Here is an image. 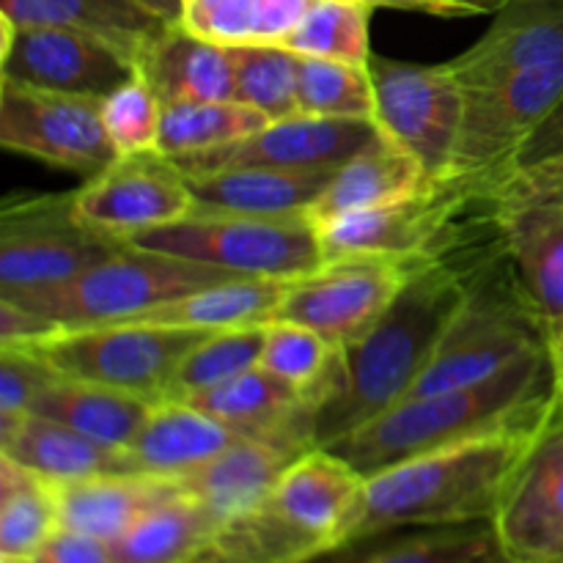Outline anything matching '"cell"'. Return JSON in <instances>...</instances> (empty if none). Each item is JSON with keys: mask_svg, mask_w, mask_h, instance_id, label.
<instances>
[{"mask_svg": "<svg viewBox=\"0 0 563 563\" xmlns=\"http://www.w3.org/2000/svg\"><path fill=\"white\" fill-rule=\"evenodd\" d=\"M498 236V229L482 231L440 262L423 264L383 319L341 346L335 385L317 410V449L350 438L412 394L465 297L467 273Z\"/></svg>", "mask_w": 563, "mask_h": 563, "instance_id": "cell-1", "label": "cell"}, {"mask_svg": "<svg viewBox=\"0 0 563 563\" xmlns=\"http://www.w3.org/2000/svg\"><path fill=\"white\" fill-rule=\"evenodd\" d=\"M550 427L555 423L504 429L374 473L366 478L346 544L407 528L495 522L517 473Z\"/></svg>", "mask_w": 563, "mask_h": 563, "instance_id": "cell-2", "label": "cell"}, {"mask_svg": "<svg viewBox=\"0 0 563 563\" xmlns=\"http://www.w3.org/2000/svg\"><path fill=\"white\" fill-rule=\"evenodd\" d=\"M544 423H559V388L550 346L520 357L484 383L410 396L328 451L368 478L462 440Z\"/></svg>", "mask_w": 563, "mask_h": 563, "instance_id": "cell-3", "label": "cell"}, {"mask_svg": "<svg viewBox=\"0 0 563 563\" xmlns=\"http://www.w3.org/2000/svg\"><path fill=\"white\" fill-rule=\"evenodd\" d=\"M548 346V324L498 240L467 273L465 297L410 396L484 383Z\"/></svg>", "mask_w": 563, "mask_h": 563, "instance_id": "cell-4", "label": "cell"}, {"mask_svg": "<svg viewBox=\"0 0 563 563\" xmlns=\"http://www.w3.org/2000/svg\"><path fill=\"white\" fill-rule=\"evenodd\" d=\"M234 278L242 275L126 242L113 256L93 264L91 269L66 284L0 297L42 319L47 333H58V330L135 322L137 317L163 302Z\"/></svg>", "mask_w": 563, "mask_h": 563, "instance_id": "cell-5", "label": "cell"}, {"mask_svg": "<svg viewBox=\"0 0 563 563\" xmlns=\"http://www.w3.org/2000/svg\"><path fill=\"white\" fill-rule=\"evenodd\" d=\"M130 245L242 278H300L324 264L317 223L308 214L264 218L196 207L176 223L132 236Z\"/></svg>", "mask_w": 563, "mask_h": 563, "instance_id": "cell-6", "label": "cell"}, {"mask_svg": "<svg viewBox=\"0 0 563 563\" xmlns=\"http://www.w3.org/2000/svg\"><path fill=\"white\" fill-rule=\"evenodd\" d=\"M207 335V330L121 322L58 330L22 344L42 355L58 377L108 385L157 405L168 394L181 357Z\"/></svg>", "mask_w": 563, "mask_h": 563, "instance_id": "cell-7", "label": "cell"}, {"mask_svg": "<svg viewBox=\"0 0 563 563\" xmlns=\"http://www.w3.org/2000/svg\"><path fill=\"white\" fill-rule=\"evenodd\" d=\"M124 245L82 223L75 192L11 196L0 207V295L66 284Z\"/></svg>", "mask_w": 563, "mask_h": 563, "instance_id": "cell-8", "label": "cell"}, {"mask_svg": "<svg viewBox=\"0 0 563 563\" xmlns=\"http://www.w3.org/2000/svg\"><path fill=\"white\" fill-rule=\"evenodd\" d=\"M563 99V60L509 80L465 88L454 157L443 181L489 190L509 174L522 143Z\"/></svg>", "mask_w": 563, "mask_h": 563, "instance_id": "cell-9", "label": "cell"}, {"mask_svg": "<svg viewBox=\"0 0 563 563\" xmlns=\"http://www.w3.org/2000/svg\"><path fill=\"white\" fill-rule=\"evenodd\" d=\"M495 223L553 339L563 324V159L515 168L489 187Z\"/></svg>", "mask_w": 563, "mask_h": 563, "instance_id": "cell-10", "label": "cell"}, {"mask_svg": "<svg viewBox=\"0 0 563 563\" xmlns=\"http://www.w3.org/2000/svg\"><path fill=\"white\" fill-rule=\"evenodd\" d=\"M374 124L379 135L418 159L432 181H443L454 157L465 88L451 64H407L372 55Z\"/></svg>", "mask_w": 563, "mask_h": 563, "instance_id": "cell-11", "label": "cell"}, {"mask_svg": "<svg viewBox=\"0 0 563 563\" xmlns=\"http://www.w3.org/2000/svg\"><path fill=\"white\" fill-rule=\"evenodd\" d=\"M423 264L429 262L396 256L328 258L313 273L289 280L275 319L306 324L344 346L383 319Z\"/></svg>", "mask_w": 563, "mask_h": 563, "instance_id": "cell-12", "label": "cell"}, {"mask_svg": "<svg viewBox=\"0 0 563 563\" xmlns=\"http://www.w3.org/2000/svg\"><path fill=\"white\" fill-rule=\"evenodd\" d=\"M0 146L86 179L119 154L102 124V99L0 80Z\"/></svg>", "mask_w": 563, "mask_h": 563, "instance_id": "cell-13", "label": "cell"}, {"mask_svg": "<svg viewBox=\"0 0 563 563\" xmlns=\"http://www.w3.org/2000/svg\"><path fill=\"white\" fill-rule=\"evenodd\" d=\"M0 80L71 97L104 99L124 86L137 66L119 47L88 33L0 20Z\"/></svg>", "mask_w": 563, "mask_h": 563, "instance_id": "cell-14", "label": "cell"}, {"mask_svg": "<svg viewBox=\"0 0 563 563\" xmlns=\"http://www.w3.org/2000/svg\"><path fill=\"white\" fill-rule=\"evenodd\" d=\"M75 209L88 229L113 240L163 229L196 209L187 176L163 154L115 157L75 190Z\"/></svg>", "mask_w": 563, "mask_h": 563, "instance_id": "cell-15", "label": "cell"}, {"mask_svg": "<svg viewBox=\"0 0 563 563\" xmlns=\"http://www.w3.org/2000/svg\"><path fill=\"white\" fill-rule=\"evenodd\" d=\"M379 130L368 119H322L297 113L269 121L253 135L192 157L170 159L185 176L223 168H278V170H335L346 159L377 141Z\"/></svg>", "mask_w": 563, "mask_h": 563, "instance_id": "cell-16", "label": "cell"}, {"mask_svg": "<svg viewBox=\"0 0 563 563\" xmlns=\"http://www.w3.org/2000/svg\"><path fill=\"white\" fill-rule=\"evenodd\" d=\"M190 405L223 421L240 438L275 445L295 456L317 449V407L295 385L264 366L196 396Z\"/></svg>", "mask_w": 563, "mask_h": 563, "instance_id": "cell-17", "label": "cell"}, {"mask_svg": "<svg viewBox=\"0 0 563 563\" xmlns=\"http://www.w3.org/2000/svg\"><path fill=\"white\" fill-rule=\"evenodd\" d=\"M495 528L517 563H555L563 550V421L550 427L517 473Z\"/></svg>", "mask_w": 563, "mask_h": 563, "instance_id": "cell-18", "label": "cell"}, {"mask_svg": "<svg viewBox=\"0 0 563 563\" xmlns=\"http://www.w3.org/2000/svg\"><path fill=\"white\" fill-rule=\"evenodd\" d=\"M561 60L563 0H509L487 33L449 64L462 88H482Z\"/></svg>", "mask_w": 563, "mask_h": 563, "instance_id": "cell-19", "label": "cell"}, {"mask_svg": "<svg viewBox=\"0 0 563 563\" xmlns=\"http://www.w3.org/2000/svg\"><path fill=\"white\" fill-rule=\"evenodd\" d=\"M240 434L190 401H157L146 423L121 451V473L179 482L229 449Z\"/></svg>", "mask_w": 563, "mask_h": 563, "instance_id": "cell-20", "label": "cell"}, {"mask_svg": "<svg viewBox=\"0 0 563 563\" xmlns=\"http://www.w3.org/2000/svg\"><path fill=\"white\" fill-rule=\"evenodd\" d=\"M363 487L366 476L350 462L328 449H311L286 467L269 498L341 550L361 506Z\"/></svg>", "mask_w": 563, "mask_h": 563, "instance_id": "cell-21", "label": "cell"}, {"mask_svg": "<svg viewBox=\"0 0 563 563\" xmlns=\"http://www.w3.org/2000/svg\"><path fill=\"white\" fill-rule=\"evenodd\" d=\"M295 460L297 456L289 451L240 438L207 465L181 476L179 484L220 528L264 504Z\"/></svg>", "mask_w": 563, "mask_h": 563, "instance_id": "cell-22", "label": "cell"}, {"mask_svg": "<svg viewBox=\"0 0 563 563\" xmlns=\"http://www.w3.org/2000/svg\"><path fill=\"white\" fill-rule=\"evenodd\" d=\"M432 185L434 181L412 154L379 135L333 170L319 201L308 209V218L322 223L339 214L388 207V203L407 201Z\"/></svg>", "mask_w": 563, "mask_h": 563, "instance_id": "cell-23", "label": "cell"}, {"mask_svg": "<svg viewBox=\"0 0 563 563\" xmlns=\"http://www.w3.org/2000/svg\"><path fill=\"white\" fill-rule=\"evenodd\" d=\"M333 170H278V168H223L187 176L198 209L218 212L264 214H308L328 187Z\"/></svg>", "mask_w": 563, "mask_h": 563, "instance_id": "cell-24", "label": "cell"}, {"mask_svg": "<svg viewBox=\"0 0 563 563\" xmlns=\"http://www.w3.org/2000/svg\"><path fill=\"white\" fill-rule=\"evenodd\" d=\"M0 20L88 33L119 47L135 66L170 27L135 0H0Z\"/></svg>", "mask_w": 563, "mask_h": 563, "instance_id": "cell-25", "label": "cell"}, {"mask_svg": "<svg viewBox=\"0 0 563 563\" xmlns=\"http://www.w3.org/2000/svg\"><path fill=\"white\" fill-rule=\"evenodd\" d=\"M58 489L60 528L88 533L113 544L146 511L179 493V482L143 473H104L64 484Z\"/></svg>", "mask_w": 563, "mask_h": 563, "instance_id": "cell-26", "label": "cell"}, {"mask_svg": "<svg viewBox=\"0 0 563 563\" xmlns=\"http://www.w3.org/2000/svg\"><path fill=\"white\" fill-rule=\"evenodd\" d=\"M137 71L163 104L234 99L231 47L207 42L187 27L170 25L137 60Z\"/></svg>", "mask_w": 563, "mask_h": 563, "instance_id": "cell-27", "label": "cell"}, {"mask_svg": "<svg viewBox=\"0 0 563 563\" xmlns=\"http://www.w3.org/2000/svg\"><path fill=\"white\" fill-rule=\"evenodd\" d=\"M333 550L328 539L267 498L223 522L190 563H308Z\"/></svg>", "mask_w": 563, "mask_h": 563, "instance_id": "cell-28", "label": "cell"}, {"mask_svg": "<svg viewBox=\"0 0 563 563\" xmlns=\"http://www.w3.org/2000/svg\"><path fill=\"white\" fill-rule=\"evenodd\" d=\"M0 454L55 487L104 473H121L119 451L104 449L86 434L36 412L16 421L14 427L0 429Z\"/></svg>", "mask_w": 563, "mask_h": 563, "instance_id": "cell-29", "label": "cell"}, {"mask_svg": "<svg viewBox=\"0 0 563 563\" xmlns=\"http://www.w3.org/2000/svg\"><path fill=\"white\" fill-rule=\"evenodd\" d=\"M291 278H234L152 308L135 322L185 330H231L273 322Z\"/></svg>", "mask_w": 563, "mask_h": 563, "instance_id": "cell-30", "label": "cell"}, {"mask_svg": "<svg viewBox=\"0 0 563 563\" xmlns=\"http://www.w3.org/2000/svg\"><path fill=\"white\" fill-rule=\"evenodd\" d=\"M152 407L154 401L126 394V390L58 377L38 396L31 412L53 418V421L86 434L93 443L121 454L141 432Z\"/></svg>", "mask_w": 563, "mask_h": 563, "instance_id": "cell-31", "label": "cell"}, {"mask_svg": "<svg viewBox=\"0 0 563 563\" xmlns=\"http://www.w3.org/2000/svg\"><path fill=\"white\" fill-rule=\"evenodd\" d=\"M313 0H181L179 25L223 47L284 44Z\"/></svg>", "mask_w": 563, "mask_h": 563, "instance_id": "cell-32", "label": "cell"}, {"mask_svg": "<svg viewBox=\"0 0 563 563\" xmlns=\"http://www.w3.org/2000/svg\"><path fill=\"white\" fill-rule=\"evenodd\" d=\"M214 531L218 522L179 489L115 539L113 555L115 563H190Z\"/></svg>", "mask_w": 563, "mask_h": 563, "instance_id": "cell-33", "label": "cell"}, {"mask_svg": "<svg viewBox=\"0 0 563 563\" xmlns=\"http://www.w3.org/2000/svg\"><path fill=\"white\" fill-rule=\"evenodd\" d=\"M352 548L355 563H517L506 553L495 522L418 528V533H399L396 539L383 533Z\"/></svg>", "mask_w": 563, "mask_h": 563, "instance_id": "cell-34", "label": "cell"}, {"mask_svg": "<svg viewBox=\"0 0 563 563\" xmlns=\"http://www.w3.org/2000/svg\"><path fill=\"white\" fill-rule=\"evenodd\" d=\"M58 528L55 484L0 454V563H25Z\"/></svg>", "mask_w": 563, "mask_h": 563, "instance_id": "cell-35", "label": "cell"}, {"mask_svg": "<svg viewBox=\"0 0 563 563\" xmlns=\"http://www.w3.org/2000/svg\"><path fill=\"white\" fill-rule=\"evenodd\" d=\"M267 124V115L236 102V99L165 104L157 154L179 159L214 152V148L231 146V143L253 135Z\"/></svg>", "mask_w": 563, "mask_h": 563, "instance_id": "cell-36", "label": "cell"}, {"mask_svg": "<svg viewBox=\"0 0 563 563\" xmlns=\"http://www.w3.org/2000/svg\"><path fill=\"white\" fill-rule=\"evenodd\" d=\"M262 366L284 383L295 385L319 410L335 385L341 346L306 324L273 319L267 322V333H264Z\"/></svg>", "mask_w": 563, "mask_h": 563, "instance_id": "cell-37", "label": "cell"}, {"mask_svg": "<svg viewBox=\"0 0 563 563\" xmlns=\"http://www.w3.org/2000/svg\"><path fill=\"white\" fill-rule=\"evenodd\" d=\"M264 333H267V324L209 333L181 357L163 401H190L207 390L218 388V385L231 383L251 368L262 366Z\"/></svg>", "mask_w": 563, "mask_h": 563, "instance_id": "cell-38", "label": "cell"}, {"mask_svg": "<svg viewBox=\"0 0 563 563\" xmlns=\"http://www.w3.org/2000/svg\"><path fill=\"white\" fill-rule=\"evenodd\" d=\"M372 14L374 5L366 0H313L280 47L306 58L368 66L374 55L368 44Z\"/></svg>", "mask_w": 563, "mask_h": 563, "instance_id": "cell-39", "label": "cell"}, {"mask_svg": "<svg viewBox=\"0 0 563 563\" xmlns=\"http://www.w3.org/2000/svg\"><path fill=\"white\" fill-rule=\"evenodd\" d=\"M234 58V99L267 115L269 121L300 113L297 66L300 55L280 44L231 47Z\"/></svg>", "mask_w": 563, "mask_h": 563, "instance_id": "cell-40", "label": "cell"}, {"mask_svg": "<svg viewBox=\"0 0 563 563\" xmlns=\"http://www.w3.org/2000/svg\"><path fill=\"white\" fill-rule=\"evenodd\" d=\"M297 104L306 115L374 121V86L368 66L300 55Z\"/></svg>", "mask_w": 563, "mask_h": 563, "instance_id": "cell-41", "label": "cell"}, {"mask_svg": "<svg viewBox=\"0 0 563 563\" xmlns=\"http://www.w3.org/2000/svg\"><path fill=\"white\" fill-rule=\"evenodd\" d=\"M165 104L141 71L102 99V124L119 157L157 154Z\"/></svg>", "mask_w": 563, "mask_h": 563, "instance_id": "cell-42", "label": "cell"}, {"mask_svg": "<svg viewBox=\"0 0 563 563\" xmlns=\"http://www.w3.org/2000/svg\"><path fill=\"white\" fill-rule=\"evenodd\" d=\"M55 379V368L31 346L0 344V429L31 416L36 399Z\"/></svg>", "mask_w": 563, "mask_h": 563, "instance_id": "cell-43", "label": "cell"}, {"mask_svg": "<svg viewBox=\"0 0 563 563\" xmlns=\"http://www.w3.org/2000/svg\"><path fill=\"white\" fill-rule=\"evenodd\" d=\"M25 563H115V555L110 542L58 528Z\"/></svg>", "mask_w": 563, "mask_h": 563, "instance_id": "cell-44", "label": "cell"}, {"mask_svg": "<svg viewBox=\"0 0 563 563\" xmlns=\"http://www.w3.org/2000/svg\"><path fill=\"white\" fill-rule=\"evenodd\" d=\"M563 159V99L553 108V113L542 121V124L533 130V135L522 143V148L517 152L515 163L509 170L515 168H531V165L542 163H561Z\"/></svg>", "mask_w": 563, "mask_h": 563, "instance_id": "cell-45", "label": "cell"}, {"mask_svg": "<svg viewBox=\"0 0 563 563\" xmlns=\"http://www.w3.org/2000/svg\"><path fill=\"white\" fill-rule=\"evenodd\" d=\"M509 0H385V9L421 11L432 16H482L498 14Z\"/></svg>", "mask_w": 563, "mask_h": 563, "instance_id": "cell-46", "label": "cell"}, {"mask_svg": "<svg viewBox=\"0 0 563 563\" xmlns=\"http://www.w3.org/2000/svg\"><path fill=\"white\" fill-rule=\"evenodd\" d=\"M137 5H143L146 11L157 14L159 20H165L168 25H179L181 20V0H135Z\"/></svg>", "mask_w": 563, "mask_h": 563, "instance_id": "cell-47", "label": "cell"}, {"mask_svg": "<svg viewBox=\"0 0 563 563\" xmlns=\"http://www.w3.org/2000/svg\"><path fill=\"white\" fill-rule=\"evenodd\" d=\"M550 361L555 372V388H559V407L563 405V324L550 339Z\"/></svg>", "mask_w": 563, "mask_h": 563, "instance_id": "cell-48", "label": "cell"}, {"mask_svg": "<svg viewBox=\"0 0 563 563\" xmlns=\"http://www.w3.org/2000/svg\"><path fill=\"white\" fill-rule=\"evenodd\" d=\"M308 563H355V548H341V550H333V553L328 555H319V559L308 561Z\"/></svg>", "mask_w": 563, "mask_h": 563, "instance_id": "cell-49", "label": "cell"}, {"mask_svg": "<svg viewBox=\"0 0 563 563\" xmlns=\"http://www.w3.org/2000/svg\"><path fill=\"white\" fill-rule=\"evenodd\" d=\"M366 3H372L374 9H385V0H366Z\"/></svg>", "mask_w": 563, "mask_h": 563, "instance_id": "cell-50", "label": "cell"}, {"mask_svg": "<svg viewBox=\"0 0 563 563\" xmlns=\"http://www.w3.org/2000/svg\"><path fill=\"white\" fill-rule=\"evenodd\" d=\"M561 421H563V405L559 407V423H561Z\"/></svg>", "mask_w": 563, "mask_h": 563, "instance_id": "cell-51", "label": "cell"}, {"mask_svg": "<svg viewBox=\"0 0 563 563\" xmlns=\"http://www.w3.org/2000/svg\"><path fill=\"white\" fill-rule=\"evenodd\" d=\"M555 563H563V550L559 553V559H555Z\"/></svg>", "mask_w": 563, "mask_h": 563, "instance_id": "cell-52", "label": "cell"}]
</instances>
